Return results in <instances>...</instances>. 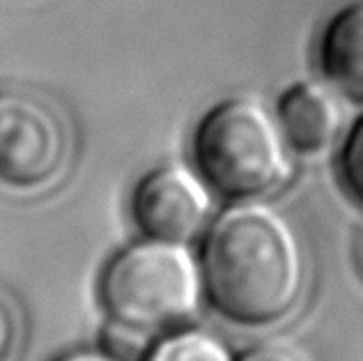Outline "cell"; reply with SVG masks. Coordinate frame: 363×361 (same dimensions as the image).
I'll return each instance as SVG.
<instances>
[{
  "mask_svg": "<svg viewBox=\"0 0 363 361\" xmlns=\"http://www.w3.org/2000/svg\"><path fill=\"white\" fill-rule=\"evenodd\" d=\"M99 297L108 318L159 334L198 316L205 292L203 265L186 242L143 237L118 251L101 272Z\"/></svg>",
  "mask_w": 363,
  "mask_h": 361,
  "instance_id": "2",
  "label": "cell"
},
{
  "mask_svg": "<svg viewBox=\"0 0 363 361\" xmlns=\"http://www.w3.org/2000/svg\"><path fill=\"white\" fill-rule=\"evenodd\" d=\"M285 136L262 104L235 97L218 104L198 125V168L221 196L255 201L288 177Z\"/></svg>",
  "mask_w": 363,
  "mask_h": 361,
  "instance_id": "3",
  "label": "cell"
},
{
  "mask_svg": "<svg viewBox=\"0 0 363 361\" xmlns=\"http://www.w3.org/2000/svg\"><path fill=\"white\" fill-rule=\"evenodd\" d=\"M18 340V322L14 309L5 297H0V361H9L16 350Z\"/></svg>",
  "mask_w": 363,
  "mask_h": 361,
  "instance_id": "12",
  "label": "cell"
},
{
  "mask_svg": "<svg viewBox=\"0 0 363 361\" xmlns=\"http://www.w3.org/2000/svg\"><path fill=\"white\" fill-rule=\"evenodd\" d=\"M131 212L143 235L189 244L209 218V194L189 168L161 166L133 189Z\"/></svg>",
  "mask_w": 363,
  "mask_h": 361,
  "instance_id": "5",
  "label": "cell"
},
{
  "mask_svg": "<svg viewBox=\"0 0 363 361\" xmlns=\"http://www.w3.org/2000/svg\"><path fill=\"white\" fill-rule=\"evenodd\" d=\"M240 361H308L297 345L283 340H264L240 355Z\"/></svg>",
  "mask_w": 363,
  "mask_h": 361,
  "instance_id": "11",
  "label": "cell"
},
{
  "mask_svg": "<svg viewBox=\"0 0 363 361\" xmlns=\"http://www.w3.org/2000/svg\"><path fill=\"white\" fill-rule=\"evenodd\" d=\"M140 361H240V357L218 331L182 325L152 340Z\"/></svg>",
  "mask_w": 363,
  "mask_h": 361,
  "instance_id": "8",
  "label": "cell"
},
{
  "mask_svg": "<svg viewBox=\"0 0 363 361\" xmlns=\"http://www.w3.org/2000/svg\"><path fill=\"white\" fill-rule=\"evenodd\" d=\"M67 134L60 118L26 92H0V182L37 189L60 175Z\"/></svg>",
  "mask_w": 363,
  "mask_h": 361,
  "instance_id": "4",
  "label": "cell"
},
{
  "mask_svg": "<svg viewBox=\"0 0 363 361\" xmlns=\"http://www.w3.org/2000/svg\"><path fill=\"white\" fill-rule=\"evenodd\" d=\"M205 292L223 318L246 327L283 320L306 290V253L297 231L276 207L240 201L205 235Z\"/></svg>",
  "mask_w": 363,
  "mask_h": 361,
  "instance_id": "1",
  "label": "cell"
},
{
  "mask_svg": "<svg viewBox=\"0 0 363 361\" xmlns=\"http://www.w3.org/2000/svg\"><path fill=\"white\" fill-rule=\"evenodd\" d=\"M279 125L285 140L303 155H318L336 140L342 111L336 97L320 83L292 85L279 101Z\"/></svg>",
  "mask_w": 363,
  "mask_h": 361,
  "instance_id": "6",
  "label": "cell"
},
{
  "mask_svg": "<svg viewBox=\"0 0 363 361\" xmlns=\"http://www.w3.org/2000/svg\"><path fill=\"white\" fill-rule=\"evenodd\" d=\"M150 334H145V331H138L133 327H127L122 325V322H116L111 320L108 327L104 329V336H101V345L104 350H108V352H113L116 357L124 359V361H131L136 359L140 361V357L145 355V350L150 348V343H143L140 338H147Z\"/></svg>",
  "mask_w": 363,
  "mask_h": 361,
  "instance_id": "9",
  "label": "cell"
},
{
  "mask_svg": "<svg viewBox=\"0 0 363 361\" xmlns=\"http://www.w3.org/2000/svg\"><path fill=\"white\" fill-rule=\"evenodd\" d=\"M53 361H124V359L116 357L104 348H83V350H72V352L60 355Z\"/></svg>",
  "mask_w": 363,
  "mask_h": 361,
  "instance_id": "13",
  "label": "cell"
},
{
  "mask_svg": "<svg viewBox=\"0 0 363 361\" xmlns=\"http://www.w3.org/2000/svg\"><path fill=\"white\" fill-rule=\"evenodd\" d=\"M340 166L347 187L363 201V120L352 129V134L345 140Z\"/></svg>",
  "mask_w": 363,
  "mask_h": 361,
  "instance_id": "10",
  "label": "cell"
},
{
  "mask_svg": "<svg viewBox=\"0 0 363 361\" xmlns=\"http://www.w3.org/2000/svg\"><path fill=\"white\" fill-rule=\"evenodd\" d=\"M320 65L342 94L363 101V0L331 18L322 35Z\"/></svg>",
  "mask_w": 363,
  "mask_h": 361,
  "instance_id": "7",
  "label": "cell"
}]
</instances>
